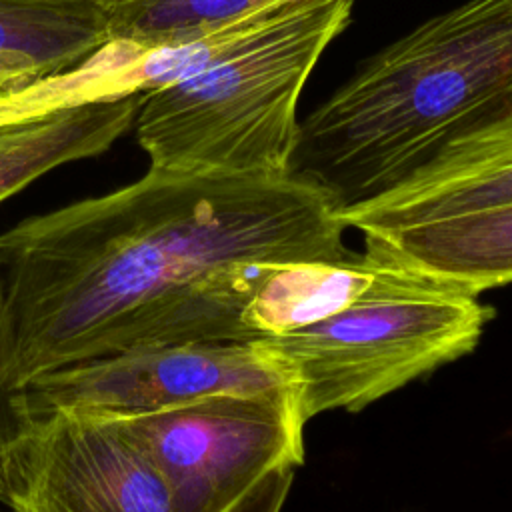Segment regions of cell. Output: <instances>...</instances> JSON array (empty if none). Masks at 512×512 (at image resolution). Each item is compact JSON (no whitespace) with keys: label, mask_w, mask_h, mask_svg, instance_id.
<instances>
[{"label":"cell","mask_w":512,"mask_h":512,"mask_svg":"<svg viewBox=\"0 0 512 512\" xmlns=\"http://www.w3.org/2000/svg\"><path fill=\"white\" fill-rule=\"evenodd\" d=\"M330 196L286 174L150 166L138 180L0 232L4 380L118 354L250 342L276 262L346 260Z\"/></svg>","instance_id":"cell-1"},{"label":"cell","mask_w":512,"mask_h":512,"mask_svg":"<svg viewBox=\"0 0 512 512\" xmlns=\"http://www.w3.org/2000/svg\"><path fill=\"white\" fill-rule=\"evenodd\" d=\"M512 110V0H466L370 56L298 130L288 172L342 210Z\"/></svg>","instance_id":"cell-2"},{"label":"cell","mask_w":512,"mask_h":512,"mask_svg":"<svg viewBox=\"0 0 512 512\" xmlns=\"http://www.w3.org/2000/svg\"><path fill=\"white\" fill-rule=\"evenodd\" d=\"M356 0H302L208 68L140 98L134 128L150 166L286 174L298 102Z\"/></svg>","instance_id":"cell-3"},{"label":"cell","mask_w":512,"mask_h":512,"mask_svg":"<svg viewBox=\"0 0 512 512\" xmlns=\"http://www.w3.org/2000/svg\"><path fill=\"white\" fill-rule=\"evenodd\" d=\"M382 262V276L344 308L254 342L284 372L304 424L364 410L482 338L492 312L476 294Z\"/></svg>","instance_id":"cell-4"},{"label":"cell","mask_w":512,"mask_h":512,"mask_svg":"<svg viewBox=\"0 0 512 512\" xmlns=\"http://www.w3.org/2000/svg\"><path fill=\"white\" fill-rule=\"evenodd\" d=\"M154 462L174 512H224L260 476L304 460L292 390L218 396L114 418Z\"/></svg>","instance_id":"cell-5"},{"label":"cell","mask_w":512,"mask_h":512,"mask_svg":"<svg viewBox=\"0 0 512 512\" xmlns=\"http://www.w3.org/2000/svg\"><path fill=\"white\" fill-rule=\"evenodd\" d=\"M10 512H174L166 480L114 418L28 416L2 462Z\"/></svg>","instance_id":"cell-6"},{"label":"cell","mask_w":512,"mask_h":512,"mask_svg":"<svg viewBox=\"0 0 512 512\" xmlns=\"http://www.w3.org/2000/svg\"><path fill=\"white\" fill-rule=\"evenodd\" d=\"M292 390L284 372L254 342L186 344L118 354L50 372L18 396L26 418L74 410L124 418L218 396Z\"/></svg>","instance_id":"cell-7"},{"label":"cell","mask_w":512,"mask_h":512,"mask_svg":"<svg viewBox=\"0 0 512 512\" xmlns=\"http://www.w3.org/2000/svg\"><path fill=\"white\" fill-rule=\"evenodd\" d=\"M108 60L94 52L0 98V202L58 166L104 154L134 128L142 94L114 100Z\"/></svg>","instance_id":"cell-8"},{"label":"cell","mask_w":512,"mask_h":512,"mask_svg":"<svg viewBox=\"0 0 512 512\" xmlns=\"http://www.w3.org/2000/svg\"><path fill=\"white\" fill-rule=\"evenodd\" d=\"M512 204V110L446 144L392 190L342 210L362 234Z\"/></svg>","instance_id":"cell-9"},{"label":"cell","mask_w":512,"mask_h":512,"mask_svg":"<svg viewBox=\"0 0 512 512\" xmlns=\"http://www.w3.org/2000/svg\"><path fill=\"white\" fill-rule=\"evenodd\" d=\"M364 252L470 294L512 284V204L364 232Z\"/></svg>","instance_id":"cell-10"},{"label":"cell","mask_w":512,"mask_h":512,"mask_svg":"<svg viewBox=\"0 0 512 512\" xmlns=\"http://www.w3.org/2000/svg\"><path fill=\"white\" fill-rule=\"evenodd\" d=\"M108 40L104 8L0 0V84L24 88L66 72Z\"/></svg>","instance_id":"cell-11"},{"label":"cell","mask_w":512,"mask_h":512,"mask_svg":"<svg viewBox=\"0 0 512 512\" xmlns=\"http://www.w3.org/2000/svg\"><path fill=\"white\" fill-rule=\"evenodd\" d=\"M286 0H126L108 10L110 40L142 50L180 44Z\"/></svg>","instance_id":"cell-12"},{"label":"cell","mask_w":512,"mask_h":512,"mask_svg":"<svg viewBox=\"0 0 512 512\" xmlns=\"http://www.w3.org/2000/svg\"><path fill=\"white\" fill-rule=\"evenodd\" d=\"M294 466H278L260 476L224 512H282L294 482Z\"/></svg>","instance_id":"cell-13"},{"label":"cell","mask_w":512,"mask_h":512,"mask_svg":"<svg viewBox=\"0 0 512 512\" xmlns=\"http://www.w3.org/2000/svg\"><path fill=\"white\" fill-rule=\"evenodd\" d=\"M4 346H6V328H4V300H2V284H0V500H2L4 454L26 422L20 396L14 394L4 380Z\"/></svg>","instance_id":"cell-14"},{"label":"cell","mask_w":512,"mask_h":512,"mask_svg":"<svg viewBox=\"0 0 512 512\" xmlns=\"http://www.w3.org/2000/svg\"><path fill=\"white\" fill-rule=\"evenodd\" d=\"M26 2H36V4H70V6H96L104 10H112L114 6L126 2V0H26Z\"/></svg>","instance_id":"cell-15"},{"label":"cell","mask_w":512,"mask_h":512,"mask_svg":"<svg viewBox=\"0 0 512 512\" xmlns=\"http://www.w3.org/2000/svg\"><path fill=\"white\" fill-rule=\"evenodd\" d=\"M14 90H18V88H6V86L0 84V98L6 96V94H10V92H14Z\"/></svg>","instance_id":"cell-16"}]
</instances>
